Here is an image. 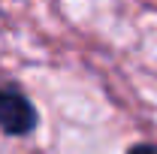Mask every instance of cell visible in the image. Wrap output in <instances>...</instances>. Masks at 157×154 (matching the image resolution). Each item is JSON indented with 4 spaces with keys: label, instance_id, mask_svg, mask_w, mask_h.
<instances>
[{
    "label": "cell",
    "instance_id": "1",
    "mask_svg": "<svg viewBox=\"0 0 157 154\" xmlns=\"http://www.w3.org/2000/svg\"><path fill=\"white\" fill-rule=\"evenodd\" d=\"M39 127V112L27 100L24 91L3 85L0 88V133L6 136H30Z\"/></svg>",
    "mask_w": 157,
    "mask_h": 154
},
{
    "label": "cell",
    "instance_id": "2",
    "mask_svg": "<svg viewBox=\"0 0 157 154\" xmlns=\"http://www.w3.org/2000/svg\"><path fill=\"white\" fill-rule=\"evenodd\" d=\"M127 154H157V145H151V142H136V145L127 148Z\"/></svg>",
    "mask_w": 157,
    "mask_h": 154
}]
</instances>
